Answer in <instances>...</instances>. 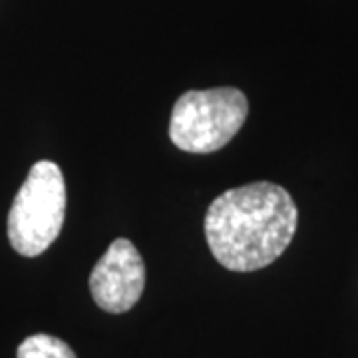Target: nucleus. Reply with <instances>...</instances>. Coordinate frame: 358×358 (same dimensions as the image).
I'll use <instances>...</instances> for the list:
<instances>
[{
	"instance_id": "5",
	"label": "nucleus",
	"mask_w": 358,
	"mask_h": 358,
	"mask_svg": "<svg viewBox=\"0 0 358 358\" xmlns=\"http://www.w3.org/2000/svg\"><path fill=\"white\" fill-rule=\"evenodd\" d=\"M16 358H76V355L64 341L56 336L32 334L20 343Z\"/></svg>"
},
{
	"instance_id": "2",
	"label": "nucleus",
	"mask_w": 358,
	"mask_h": 358,
	"mask_svg": "<svg viewBox=\"0 0 358 358\" xmlns=\"http://www.w3.org/2000/svg\"><path fill=\"white\" fill-rule=\"evenodd\" d=\"M247 115L249 100L241 90H189L171 110L169 140L187 154H213L237 136Z\"/></svg>"
},
{
	"instance_id": "3",
	"label": "nucleus",
	"mask_w": 358,
	"mask_h": 358,
	"mask_svg": "<svg viewBox=\"0 0 358 358\" xmlns=\"http://www.w3.org/2000/svg\"><path fill=\"white\" fill-rule=\"evenodd\" d=\"M66 181L58 164L36 162L18 189L8 213V241L22 257H38L64 225Z\"/></svg>"
},
{
	"instance_id": "1",
	"label": "nucleus",
	"mask_w": 358,
	"mask_h": 358,
	"mask_svg": "<svg viewBox=\"0 0 358 358\" xmlns=\"http://www.w3.org/2000/svg\"><path fill=\"white\" fill-rule=\"evenodd\" d=\"M299 225L291 193L271 181H255L217 195L205 215V237L221 267L251 273L287 251Z\"/></svg>"
},
{
	"instance_id": "4",
	"label": "nucleus",
	"mask_w": 358,
	"mask_h": 358,
	"mask_svg": "<svg viewBox=\"0 0 358 358\" xmlns=\"http://www.w3.org/2000/svg\"><path fill=\"white\" fill-rule=\"evenodd\" d=\"M145 287V265L129 239H115L90 275V293L106 313H128Z\"/></svg>"
}]
</instances>
